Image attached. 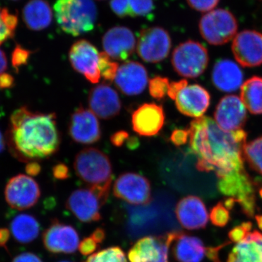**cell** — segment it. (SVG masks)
Here are the masks:
<instances>
[{"label": "cell", "mask_w": 262, "mask_h": 262, "mask_svg": "<svg viewBox=\"0 0 262 262\" xmlns=\"http://www.w3.org/2000/svg\"><path fill=\"white\" fill-rule=\"evenodd\" d=\"M169 84L168 78L167 77L157 76L149 82V91L150 96L155 99L161 101L165 99L168 95Z\"/></svg>", "instance_id": "obj_35"}, {"label": "cell", "mask_w": 262, "mask_h": 262, "mask_svg": "<svg viewBox=\"0 0 262 262\" xmlns=\"http://www.w3.org/2000/svg\"><path fill=\"white\" fill-rule=\"evenodd\" d=\"M172 47L170 34L160 27L142 29L136 42V51L143 61L157 63L168 56Z\"/></svg>", "instance_id": "obj_8"}, {"label": "cell", "mask_w": 262, "mask_h": 262, "mask_svg": "<svg viewBox=\"0 0 262 262\" xmlns=\"http://www.w3.org/2000/svg\"><path fill=\"white\" fill-rule=\"evenodd\" d=\"M130 137L128 133L125 130H119L115 133L110 138V141L114 146L117 147H120L123 145L125 143L128 144Z\"/></svg>", "instance_id": "obj_43"}, {"label": "cell", "mask_w": 262, "mask_h": 262, "mask_svg": "<svg viewBox=\"0 0 262 262\" xmlns=\"http://www.w3.org/2000/svg\"><path fill=\"white\" fill-rule=\"evenodd\" d=\"M188 84L187 80H182L177 82H170L169 84L168 96L170 99L175 100L176 96L179 91Z\"/></svg>", "instance_id": "obj_45"}, {"label": "cell", "mask_w": 262, "mask_h": 262, "mask_svg": "<svg viewBox=\"0 0 262 262\" xmlns=\"http://www.w3.org/2000/svg\"><path fill=\"white\" fill-rule=\"evenodd\" d=\"M23 20L27 28L42 31L50 27L53 12L46 0H29L23 9Z\"/></svg>", "instance_id": "obj_27"}, {"label": "cell", "mask_w": 262, "mask_h": 262, "mask_svg": "<svg viewBox=\"0 0 262 262\" xmlns=\"http://www.w3.org/2000/svg\"><path fill=\"white\" fill-rule=\"evenodd\" d=\"M12 262H43L41 258L33 253H22L13 258Z\"/></svg>", "instance_id": "obj_47"}, {"label": "cell", "mask_w": 262, "mask_h": 262, "mask_svg": "<svg viewBox=\"0 0 262 262\" xmlns=\"http://www.w3.org/2000/svg\"><path fill=\"white\" fill-rule=\"evenodd\" d=\"M5 145H6V142H5V138L4 136L2 134L0 131V153L3 152L5 150Z\"/></svg>", "instance_id": "obj_54"}, {"label": "cell", "mask_w": 262, "mask_h": 262, "mask_svg": "<svg viewBox=\"0 0 262 262\" xmlns=\"http://www.w3.org/2000/svg\"><path fill=\"white\" fill-rule=\"evenodd\" d=\"M170 246L178 262H201L206 255V248L201 239L183 232H175Z\"/></svg>", "instance_id": "obj_25"}, {"label": "cell", "mask_w": 262, "mask_h": 262, "mask_svg": "<svg viewBox=\"0 0 262 262\" xmlns=\"http://www.w3.org/2000/svg\"><path fill=\"white\" fill-rule=\"evenodd\" d=\"M68 130L72 140L84 145L98 142L102 136L96 115L83 106L77 108L71 115Z\"/></svg>", "instance_id": "obj_15"}, {"label": "cell", "mask_w": 262, "mask_h": 262, "mask_svg": "<svg viewBox=\"0 0 262 262\" xmlns=\"http://www.w3.org/2000/svg\"><path fill=\"white\" fill-rule=\"evenodd\" d=\"M129 16L131 18L145 17L155 9L153 0H128Z\"/></svg>", "instance_id": "obj_34"}, {"label": "cell", "mask_w": 262, "mask_h": 262, "mask_svg": "<svg viewBox=\"0 0 262 262\" xmlns=\"http://www.w3.org/2000/svg\"><path fill=\"white\" fill-rule=\"evenodd\" d=\"M170 140L177 146L184 145L189 140L188 129H175L170 135Z\"/></svg>", "instance_id": "obj_42"}, {"label": "cell", "mask_w": 262, "mask_h": 262, "mask_svg": "<svg viewBox=\"0 0 262 262\" xmlns=\"http://www.w3.org/2000/svg\"><path fill=\"white\" fill-rule=\"evenodd\" d=\"M41 165L37 163V161H31L27 163L26 165V172L28 174L29 177H35V176L39 175L41 172Z\"/></svg>", "instance_id": "obj_49"}, {"label": "cell", "mask_w": 262, "mask_h": 262, "mask_svg": "<svg viewBox=\"0 0 262 262\" xmlns=\"http://www.w3.org/2000/svg\"><path fill=\"white\" fill-rule=\"evenodd\" d=\"M253 225L251 222H244L241 225L237 226L231 229L228 233L229 239L232 242L239 243L246 237L252 229Z\"/></svg>", "instance_id": "obj_38"}, {"label": "cell", "mask_w": 262, "mask_h": 262, "mask_svg": "<svg viewBox=\"0 0 262 262\" xmlns=\"http://www.w3.org/2000/svg\"><path fill=\"white\" fill-rule=\"evenodd\" d=\"M118 63L114 61L104 52L100 53L98 69H99L101 77L107 81L115 80L117 71L119 69Z\"/></svg>", "instance_id": "obj_33"}, {"label": "cell", "mask_w": 262, "mask_h": 262, "mask_svg": "<svg viewBox=\"0 0 262 262\" xmlns=\"http://www.w3.org/2000/svg\"><path fill=\"white\" fill-rule=\"evenodd\" d=\"M60 262H71V261H60Z\"/></svg>", "instance_id": "obj_57"}, {"label": "cell", "mask_w": 262, "mask_h": 262, "mask_svg": "<svg viewBox=\"0 0 262 262\" xmlns=\"http://www.w3.org/2000/svg\"><path fill=\"white\" fill-rule=\"evenodd\" d=\"M175 213L181 226L189 230L205 228L208 222L209 215L206 205L196 196L181 199L176 206Z\"/></svg>", "instance_id": "obj_23"}, {"label": "cell", "mask_w": 262, "mask_h": 262, "mask_svg": "<svg viewBox=\"0 0 262 262\" xmlns=\"http://www.w3.org/2000/svg\"><path fill=\"white\" fill-rule=\"evenodd\" d=\"M215 121L224 130L232 132L242 130L246 120L247 112L241 98L228 95L222 98L215 108Z\"/></svg>", "instance_id": "obj_18"}, {"label": "cell", "mask_w": 262, "mask_h": 262, "mask_svg": "<svg viewBox=\"0 0 262 262\" xmlns=\"http://www.w3.org/2000/svg\"><path fill=\"white\" fill-rule=\"evenodd\" d=\"M91 236L96 242H98L99 244H101L105 239L106 233H105L104 229L102 228H97L95 229Z\"/></svg>", "instance_id": "obj_50"}, {"label": "cell", "mask_w": 262, "mask_h": 262, "mask_svg": "<svg viewBox=\"0 0 262 262\" xmlns=\"http://www.w3.org/2000/svg\"><path fill=\"white\" fill-rule=\"evenodd\" d=\"M42 242L49 252L70 254L78 249L80 236L72 226L54 220L43 232Z\"/></svg>", "instance_id": "obj_14"}, {"label": "cell", "mask_w": 262, "mask_h": 262, "mask_svg": "<svg viewBox=\"0 0 262 262\" xmlns=\"http://www.w3.org/2000/svg\"><path fill=\"white\" fill-rule=\"evenodd\" d=\"M255 218L257 222L258 227L262 231V215H256Z\"/></svg>", "instance_id": "obj_55"}, {"label": "cell", "mask_w": 262, "mask_h": 262, "mask_svg": "<svg viewBox=\"0 0 262 262\" xmlns=\"http://www.w3.org/2000/svg\"></svg>", "instance_id": "obj_59"}, {"label": "cell", "mask_w": 262, "mask_h": 262, "mask_svg": "<svg viewBox=\"0 0 262 262\" xmlns=\"http://www.w3.org/2000/svg\"><path fill=\"white\" fill-rule=\"evenodd\" d=\"M31 54H32V51L17 45L16 47L12 53L11 60L12 65L16 72H18L20 67L28 63Z\"/></svg>", "instance_id": "obj_37"}, {"label": "cell", "mask_w": 262, "mask_h": 262, "mask_svg": "<svg viewBox=\"0 0 262 262\" xmlns=\"http://www.w3.org/2000/svg\"><path fill=\"white\" fill-rule=\"evenodd\" d=\"M136 38L134 32L126 27L117 26L108 29L103 34L102 46L104 53L112 59L126 61L136 48Z\"/></svg>", "instance_id": "obj_17"}, {"label": "cell", "mask_w": 262, "mask_h": 262, "mask_svg": "<svg viewBox=\"0 0 262 262\" xmlns=\"http://www.w3.org/2000/svg\"><path fill=\"white\" fill-rule=\"evenodd\" d=\"M110 8L119 18L129 16L128 0H110Z\"/></svg>", "instance_id": "obj_40"}, {"label": "cell", "mask_w": 262, "mask_h": 262, "mask_svg": "<svg viewBox=\"0 0 262 262\" xmlns=\"http://www.w3.org/2000/svg\"><path fill=\"white\" fill-rule=\"evenodd\" d=\"M10 231L15 241L27 244L37 238L39 234V224L32 215L20 214L10 223Z\"/></svg>", "instance_id": "obj_28"}, {"label": "cell", "mask_w": 262, "mask_h": 262, "mask_svg": "<svg viewBox=\"0 0 262 262\" xmlns=\"http://www.w3.org/2000/svg\"><path fill=\"white\" fill-rule=\"evenodd\" d=\"M232 51L236 61L244 67L262 64V34L255 30H244L234 37Z\"/></svg>", "instance_id": "obj_16"}, {"label": "cell", "mask_w": 262, "mask_h": 262, "mask_svg": "<svg viewBox=\"0 0 262 262\" xmlns=\"http://www.w3.org/2000/svg\"><path fill=\"white\" fill-rule=\"evenodd\" d=\"M210 220L215 227H225L230 220V214L223 203L220 202L212 208L210 213Z\"/></svg>", "instance_id": "obj_36"}, {"label": "cell", "mask_w": 262, "mask_h": 262, "mask_svg": "<svg viewBox=\"0 0 262 262\" xmlns=\"http://www.w3.org/2000/svg\"><path fill=\"white\" fill-rule=\"evenodd\" d=\"M217 178L219 191L224 195L234 198L244 214L253 218L256 211L254 184L244 167Z\"/></svg>", "instance_id": "obj_5"}, {"label": "cell", "mask_w": 262, "mask_h": 262, "mask_svg": "<svg viewBox=\"0 0 262 262\" xmlns=\"http://www.w3.org/2000/svg\"><path fill=\"white\" fill-rule=\"evenodd\" d=\"M15 79L11 75L8 73H3L0 75V89H11L14 86Z\"/></svg>", "instance_id": "obj_48"}, {"label": "cell", "mask_w": 262, "mask_h": 262, "mask_svg": "<svg viewBox=\"0 0 262 262\" xmlns=\"http://www.w3.org/2000/svg\"><path fill=\"white\" fill-rule=\"evenodd\" d=\"M209 62L208 50L201 43L187 40L173 50L171 63L178 75L196 78L206 71Z\"/></svg>", "instance_id": "obj_7"}, {"label": "cell", "mask_w": 262, "mask_h": 262, "mask_svg": "<svg viewBox=\"0 0 262 262\" xmlns=\"http://www.w3.org/2000/svg\"><path fill=\"white\" fill-rule=\"evenodd\" d=\"M236 203H237V202L233 198H227L225 202H224V205H225L226 208L229 210V211L232 210V208H234V205H235Z\"/></svg>", "instance_id": "obj_53"}, {"label": "cell", "mask_w": 262, "mask_h": 262, "mask_svg": "<svg viewBox=\"0 0 262 262\" xmlns=\"http://www.w3.org/2000/svg\"><path fill=\"white\" fill-rule=\"evenodd\" d=\"M243 153L249 166L262 176V136L246 143Z\"/></svg>", "instance_id": "obj_30"}, {"label": "cell", "mask_w": 262, "mask_h": 262, "mask_svg": "<svg viewBox=\"0 0 262 262\" xmlns=\"http://www.w3.org/2000/svg\"><path fill=\"white\" fill-rule=\"evenodd\" d=\"M41 196L39 184L29 176L18 174L7 183L5 198L12 208L25 210L35 206Z\"/></svg>", "instance_id": "obj_9"}, {"label": "cell", "mask_w": 262, "mask_h": 262, "mask_svg": "<svg viewBox=\"0 0 262 262\" xmlns=\"http://www.w3.org/2000/svg\"><path fill=\"white\" fill-rule=\"evenodd\" d=\"M259 194H260V196H261V198H262V188L261 189H260L259 190Z\"/></svg>", "instance_id": "obj_56"}, {"label": "cell", "mask_w": 262, "mask_h": 262, "mask_svg": "<svg viewBox=\"0 0 262 262\" xmlns=\"http://www.w3.org/2000/svg\"><path fill=\"white\" fill-rule=\"evenodd\" d=\"M175 103L177 110L182 115L199 118L203 116L209 107L211 96L200 84H187L177 95Z\"/></svg>", "instance_id": "obj_20"}, {"label": "cell", "mask_w": 262, "mask_h": 262, "mask_svg": "<svg viewBox=\"0 0 262 262\" xmlns=\"http://www.w3.org/2000/svg\"><path fill=\"white\" fill-rule=\"evenodd\" d=\"M241 99L253 115L262 114V77L254 76L241 86Z\"/></svg>", "instance_id": "obj_29"}, {"label": "cell", "mask_w": 262, "mask_h": 262, "mask_svg": "<svg viewBox=\"0 0 262 262\" xmlns=\"http://www.w3.org/2000/svg\"><path fill=\"white\" fill-rule=\"evenodd\" d=\"M9 238V230L5 228L0 229V246L6 248V244Z\"/></svg>", "instance_id": "obj_51"}, {"label": "cell", "mask_w": 262, "mask_h": 262, "mask_svg": "<svg viewBox=\"0 0 262 262\" xmlns=\"http://www.w3.org/2000/svg\"><path fill=\"white\" fill-rule=\"evenodd\" d=\"M53 175L58 180H66L70 178V169L65 164H57L53 168Z\"/></svg>", "instance_id": "obj_44"}, {"label": "cell", "mask_w": 262, "mask_h": 262, "mask_svg": "<svg viewBox=\"0 0 262 262\" xmlns=\"http://www.w3.org/2000/svg\"><path fill=\"white\" fill-rule=\"evenodd\" d=\"M106 201L94 189H76L66 202V208L75 215L77 220L84 223H92L101 220V207Z\"/></svg>", "instance_id": "obj_11"}, {"label": "cell", "mask_w": 262, "mask_h": 262, "mask_svg": "<svg viewBox=\"0 0 262 262\" xmlns=\"http://www.w3.org/2000/svg\"><path fill=\"white\" fill-rule=\"evenodd\" d=\"M13 1H17V0H13Z\"/></svg>", "instance_id": "obj_58"}, {"label": "cell", "mask_w": 262, "mask_h": 262, "mask_svg": "<svg viewBox=\"0 0 262 262\" xmlns=\"http://www.w3.org/2000/svg\"><path fill=\"white\" fill-rule=\"evenodd\" d=\"M229 244H230V242H227L220 245V246H215V247L206 248V255L207 257L209 258L212 262H222L220 258V251Z\"/></svg>", "instance_id": "obj_46"}, {"label": "cell", "mask_w": 262, "mask_h": 262, "mask_svg": "<svg viewBox=\"0 0 262 262\" xmlns=\"http://www.w3.org/2000/svg\"><path fill=\"white\" fill-rule=\"evenodd\" d=\"M53 10L58 27L66 34L77 37L94 29L98 12L94 0H57Z\"/></svg>", "instance_id": "obj_4"}, {"label": "cell", "mask_w": 262, "mask_h": 262, "mask_svg": "<svg viewBox=\"0 0 262 262\" xmlns=\"http://www.w3.org/2000/svg\"><path fill=\"white\" fill-rule=\"evenodd\" d=\"M18 26V16L8 8H0V46L14 37Z\"/></svg>", "instance_id": "obj_31"}, {"label": "cell", "mask_w": 262, "mask_h": 262, "mask_svg": "<svg viewBox=\"0 0 262 262\" xmlns=\"http://www.w3.org/2000/svg\"><path fill=\"white\" fill-rule=\"evenodd\" d=\"M99 57L97 48L87 39L77 40L71 46L69 52L72 68L94 84L98 83L101 79L98 69Z\"/></svg>", "instance_id": "obj_13"}, {"label": "cell", "mask_w": 262, "mask_h": 262, "mask_svg": "<svg viewBox=\"0 0 262 262\" xmlns=\"http://www.w3.org/2000/svg\"><path fill=\"white\" fill-rule=\"evenodd\" d=\"M74 169L82 182L107 201L113 177L107 155L97 148H85L76 155Z\"/></svg>", "instance_id": "obj_3"}, {"label": "cell", "mask_w": 262, "mask_h": 262, "mask_svg": "<svg viewBox=\"0 0 262 262\" xmlns=\"http://www.w3.org/2000/svg\"><path fill=\"white\" fill-rule=\"evenodd\" d=\"M5 140L10 153L20 161L51 158L61 141L56 114L34 113L26 106L18 108L10 117Z\"/></svg>", "instance_id": "obj_2"}, {"label": "cell", "mask_w": 262, "mask_h": 262, "mask_svg": "<svg viewBox=\"0 0 262 262\" xmlns=\"http://www.w3.org/2000/svg\"><path fill=\"white\" fill-rule=\"evenodd\" d=\"M89 104L93 113L103 120L117 117L121 111L122 102L117 91L107 84H98L91 89Z\"/></svg>", "instance_id": "obj_22"}, {"label": "cell", "mask_w": 262, "mask_h": 262, "mask_svg": "<svg viewBox=\"0 0 262 262\" xmlns=\"http://www.w3.org/2000/svg\"><path fill=\"white\" fill-rule=\"evenodd\" d=\"M187 4L193 10L206 13L214 10L220 0H186Z\"/></svg>", "instance_id": "obj_39"}, {"label": "cell", "mask_w": 262, "mask_h": 262, "mask_svg": "<svg viewBox=\"0 0 262 262\" xmlns=\"http://www.w3.org/2000/svg\"><path fill=\"white\" fill-rule=\"evenodd\" d=\"M115 82L117 89L127 96L142 94L149 82L147 70L139 62H125L119 67Z\"/></svg>", "instance_id": "obj_21"}, {"label": "cell", "mask_w": 262, "mask_h": 262, "mask_svg": "<svg viewBox=\"0 0 262 262\" xmlns=\"http://www.w3.org/2000/svg\"><path fill=\"white\" fill-rule=\"evenodd\" d=\"M175 232L165 235L146 236L136 241L128 251L130 262H168V250Z\"/></svg>", "instance_id": "obj_12"}, {"label": "cell", "mask_w": 262, "mask_h": 262, "mask_svg": "<svg viewBox=\"0 0 262 262\" xmlns=\"http://www.w3.org/2000/svg\"><path fill=\"white\" fill-rule=\"evenodd\" d=\"M100 244L96 242L91 236L84 237L79 244V251L83 256H89L92 254L95 251H97L99 248Z\"/></svg>", "instance_id": "obj_41"}, {"label": "cell", "mask_w": 262, "mask_h": 262, "mask_svg": "<svg viewBox=\"0 0 262 262\" xmlns=\"http://www.w3.org/2000/svg\"><path fill=\"white\" fill-rule=\"evenodd\" d=\"M238 24L235 16L228 10L215 9L205 13L199 21L202 37L213 46H222L233 39Z\"/></svg>", "instance_id": "obj_6"}, {"label": "cell", "mask_w": 262, "mask_h": 262, "mask_svg": "<svg viewBox=\"0 0 262 262\" xmlns=\"http://www.w3.org/2000/svg\"><path fill=\"white\" fill-rule=\"evenodd\" d=\"M84 262H127L123 250L113 246L91 255Z\"/></svg>", "instance_id": "obj_32"}, {"label": "cell", "mask_w": 262, "mask_h": 262, "mask_svg": "<svg viewBox=\"0 0 262 262\" xmlns=\"http://www.w3.org/2000/svg\"><path fill=\"white\" fill-rule=\"evenodd\" d=\"M114 195L132 205H146L151 201V184L141 174L127 172L119 176L113 186Z\"/></svg>", "instance_id": "obj_10"}, {"label": "cell", "mask_w": 262, "mask_h": 262, "mask_svg": "<svg viewBox=\"0 0 262 262\" xmlns=\"http://www.w3.org/2000/svg\"><path fill=\"white\" fill-rule=\"evenodd\" d=\"M189 147L198 158L200 171L215 172L217 177L244 168V147L247 133L224 130L211 117H201L191 122Z\"/></svg>", "instance_id": "obj_1"}, {"label": "cell", "mask_w": 262, "mask_h": 262, "mask_svg": "<svg viewBox=\"0 0 262 262\" xmlns=\"http://www.w3.org/2000/svg\"><path fill=\"white\" fill-rule=\"evenodd\" d=\"M211 78L217 89L223 92L232 93L242 86L244 73L234 61L221 59L213 67Z\"/></svg>", "instance_id": "obj_24"}, {"label": "cell", "mask_w": 262, "mask_h": 262, "mask_svg": "<svg viewBox=\"0 0 262 262\" xmlns=\"http://www.w3.org/2000/svg\"><path fill=\"white\" fill-rule=\"evenodd\" d=\"M163 106L155 103H145L134 110L131 116L133 130L141 136L151 137L159 134L165 125Z\"/></svg>", "instance_id": "obj_19"}, {"label": "cell", "mask_w": 262, "mask_h": 262, "mask_svg": "<svg viewBox=\"0 0 262 262\" xmlns=\"http://www.w3.org/2000/svg\"><path fill=\"white\" fill-rule=\"evenodd\" d=\"M227 262H262V234L250 232L232 248Z\"/></svg>", "instance_id": "obj_26"}, {"label": "cell", "mask_w": 262, "mask_h": 262, "mask_svg": "<svg viewBox=\"0 0 262 262\" xmlns=\"http://www.w3.org/2000/svg\"><path fill=\"white\" fill-rule=\"evenodd\" d=\"M7 68H8L7 57L5 56V52L0 49V75L4 73Z\"/></svg>", "instance_id": "obj_52"}]
</instances>
